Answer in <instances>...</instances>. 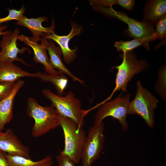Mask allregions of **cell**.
Masks as SVG:
<instances>
[{
  "label": "cell",
  "mask_w": 166,
  "mask_h": 166,
  "mask_svg": "<svg viewBox=\"0 0 166 166\" xmlns=\"http://www.w3.org/2000/svg\"><path fill=\"white\" fill-rule=\"evenodd\" d=\"M1 132V130L0 129V133Z\"/></svg>",
  "instance_id": "30"
},
{
  "label": "cell",
  "mask_w": 166,
  "mask_h": 166,
  "mask_svg": "<svg viewBox=\"0 0 166 166\" xmlns=\"http://www.w3.org/2000/svg\"><path fill=\"white\" fill-rule=\"evenodd\" d=\"M19 34V30L16 28L13 32L2 35L0 42V63L12 64L17 61L27 65L22 59L18 57L19 53L23 54L26 50L30 51L28 48L19 49L18 47L17 42Z\"/></svg>",
  "instance_id": "9"
},
{
  "label": "cell",
  "mask_w": 166,
  "mask_h": 166,
  "mask_svg": "<svg viewBox=\"0 0 166 166\" xmlns=\"http://www.w3.org/2000/svg\"><path fill=\"white\" fill-rule=\"evenodd\" d=\"M60 125L65 138L64 148L60 154L69 158L75 164H78L84 150L87 136L86 131L78 127L72 119L61 116Z\"/></svg>",
  "instance_id": "2"
},
{
  "label": "cell",
  "mask_w": 166,
  "mask_h": 166,
  "mask_svg": "<svg viewBox=\"0 0 166 166\" xmlns=\"http://www.w3.org/2000/svg\"><path fill=\"white\" fill-rule=\"evenodd\" d=\"M155 32L157 38L161 39L165 38L166 34V14L161 16L156 22Z\"/></svg>",
  "instance_id": "24"
},
{
  "label": "cell",
  "mask_w": 166,
  "mask_h": 166,
  "mask_svg": "<svg viewBox=\"0 0 166 166\" xmlns=\"http://www.w3.org/2000/svg\"><path fill=\"white\" fill-rule=\"evenodd\" d=\"M121 56L123 59L121 63L112 68L117 69L115 86L109 97L104 101V102L110 99L117 91L121 90L126 92L127 84L135 74L145 70L149 66V64L146 60H137L135 54L132 50L123 53Z\"/></svg>",
  "instance_id": "4"
},
{
  "label": "cell",
  "mask_w": 166,
  "mask_h": 166,
  "mask_svg": "<svg viewBox=\"0 0 166 166\" xmlns=\"http://www.w3.org/2000/svg\"><path fill=\"white\" fill-rule=\"evenodd\" d=\"M157 38L155 36H147L141 38H134L129 41L121 40L115 42L114 46L118 51L125 53L131 51L134 49L140 46H144L149 49V42Z\"/></svg>",
  "instance_id": "20"
},
{
  "label": "cell",
  "mask_w": 166,
  "mask_h": 166,
  "mask_svg": "<svg viewBox=\"0 0 166 166\" xmlns=\"http://www.w3.org/2000/svg\"><path fill=\"white\" fill-rule=\"evenodd\" d=\"M103 122L94 123L87 135L81 157L82 166H91L100 157L105 140Z\"/></svg>",
  "instance_id": "7"
},
{
  "label": "cell",
  "mask_w": 166,
  "mask_h": 166,
  "mask_svg": "<svg viewBox=\"0 0 166 166\" xmlns=\"http://www.w3.org/2000/svg\"><path fill=\"white\" fill-rule=\"evenodd\" d=\"M4 153L10 166H48L53 165L52 158L50 156H47L41 160L34 161L24 157L11 156Z\"/></svg>",
  "instance_id": "18"
},
{
  "label": "cell",
  "mask_w": 166,
  "mask_h": 166,
  "mask_svg": "<svg viewBox=\"0 0 166 166\" xmlns=\"http://www.w3.org/2000/svg\"><path fill=\"white\" fill-rule=\"evenodd\" d=\"M0 151L10 155L30 159L29 148L22 144L10 129L0 133Z\"/></svg>",
  "instance_id": "10"
},
{
  "label": "cell",
  "mask_w": 166,
  "mask_h": 166,
  "mask_svg": "<svg viewBox=\"0 0 166 166\" xmlns=\"http://www.w3.org/2000/svg\"><path fill=\"white\" fill-rule=\"evenodd\" d=\"M16 82H0V101L7 97L12 92Z\"/></svg>",
  "instance_id": "25"
},
{
  "label": "cell",
  "mask_w": 166,
  "mask_h": 166,
  "mask_svg": "<svg viewBox=\"0 0 166 166\" xmlns=\"http://www.w3.org/2000/svg\"><path fill=\"white\" fill-rule=\"evenodd\" d=\"M71 29L66 35L60 36L53 33L47 36V39H51L57 43L59 45L64 61L67 64L71 63L76 56V49H72L69 47L70 40L74 36L79 34L81 31V27L73 22L71 23Z\"/></svg>",
  "instance_id": "14"
},
{
  "label": "cell",
  "mask_w": 166,
  "mask_h": 166,
  "mask_svg": "<svg viewBox=\"0 0 166 166\" xmlns=\"http://www.w3.org/2000/svg\"><path fill=\"white\" fill-rule=\"evenodd\" d=\"M0 166H10L3 152L0 151Z\"/></svg>",
  "instance_id": "27"
},
{
  "label": "cell",
  "mask_w": 166,
  "mask_h": 166,
  "mask_svg": "<svg viewBox=\"0 0 166 166\" xmlns=\"http://www.w3.org/2000/svg\"><path fill=\"white\" fill-rule=\"evenodd\" d=\"M131 96L129 93L120 95L112 101L97 105L98 108L94 116V123L103 122L105 118L111 117L117 119L123 131H126L128 127L127 117Z\"/></svg>",
  "instance_id": "6"
},
{
  "label": "cell",
  "mask_w": 166,
  "mask_h": 166,
  "mask_svg": "<svg viewBox=\"0 0 166 166\" xmlns=\"http://www.w3.org/2000/svg\"><path fill=\"white\" fill-rule=\"evenodd\" d=\"M166 66H162L158 73V79L157 81L156 90L163 100L166 98Z\"/></svg>",
  "instance_id": "22"
},
{
  "label": "cell",
  "mask_w": 166,
  "mask_h": 166,
  "mask_svg": "<svg viewBox=\"0 0 166 166\" xmlns=\"http://www.w3.org/2000/svg\"><path fill=\"white\" fill-rule=\"evenodd\" d=\"M166 1L154 0L148 2L144 12L143 21L153 24L166 14Z\"/></svg>",
  "instance_id": "17"
},
{
  "label": "cell",
  "mask_w": 166,
  "mask_h": 166,
  "mask_svg": "<svg viewBox=\"0 0 166 166\" xmlns=\"http://www.w3.org/2000/svg\"><path fill=\"white\" fill-rule=\"evenodd\" d=\"M26 8L24 4L18 10L14 9H9V13L6 17L0 18V26L3 23L11 21L13 20H20L24 15L26 12Z\"/></svg>",
  "instance_id": "23"
},
{
  "label": "cell",
  "mask_w": 166,
  "mask_h": 166,
  "mask_svg": "<svg viewBox=\"0 0 166 166\" xmlns=\"http://www.w3.org/2000/svg\"><path fill=\"white\" fill-rule=\"evenodd\" d=\"M36 77L42 82H50L55 86L58 95L62 96L67 85L68 80L64 74L53 75L38 71L35 73Z\"/></svg>",
  "instance_id": "19"
},
{
  "label": "cell",
  "mask_w": 166,
  "mask_h": 166,
  "mask_svg": "<svg viewBox=\"0 0 166 166\" xmlns=\"http://www.w3.org/2000/svg\"><path fill=\"white\" fill-rule=\"evenodd\" d=\"M42 93L50 101L51 106L60 116L72 119L78 127L83 128L85 124L84 117L88 113L87 110L82 109L81 101L75 97L73 92L69 91L63 97L56 95L49 89H44Z\"/></svg>",
  "instance_id": "3"
},
{
  "label": "cell",
  "mask_w": 166,
  "mask_h": 166,
  "mask_svg": "<svg viewBox=\"0 0 166 166\" xmlns=\"http://www.w3.org/2000/svg\"><path fill=\"white\" fill-rule=\"evenodd\" d=\"M96 6L103 7L105 6H111L115 4L118 5L128 10H131L135 3L133 0H96L93 1Z\"/></svg>",
  "instance_id": "21"
},
{
  "label": "cell",
  "mask_w": 166,
  "mask_h": 166,
  "mask_svg": "<svg viewBox=\"0 0 166 166\" xmlns=\"http://www.w3.org/2000/svg\"><path fill=\"white\" fill-rule=\"evenodd\" d=\"M96 8L103 13L115 17L127 24L129 33L130 36L134 38H141L151 36L157 37L153 24L146 22L138 21L123 13L114 10L111 7L105 8L96 6Z\"/></svg>",
  "instance_id": "8"
},
{
  "label": "cell",
  "mask_w": 166,
  "mask_h": 166,
  "mask_svg": "<svg viewBox=\"0 0 166 166\" xmlns=\"http://www.w3.org/2000/svg\"><path fill=\"white\" fill-rule=\"evenodd\" d=\"M7 28V25L0 26V36L3 35L11 33L12 31L10 30H5Z\"/></svg>",
  "instance_id": "28"
},
{
  "label": "cell",
  "mask_w": 166,
  "mask_h": 166,
  "mask_svg": "<svg viewBox=\"0 0 166 166\" xmlns=\"http://www.w3.org/2000/svg\"><path fill=\"white\" fill-rule=\"evenodd\" d=\"M48 20L45 16L29 18L24 15L20 20H16V24L28 29L33 35L32 38L38 42L41 38L46 37L54 32L55 26L53 18L50 27H45L42 25L43 22Z\"/></svg>",
  "instance_id": "11"
},
{
  "label": "cell",
  "mask_w": 166,
  "mask_h": 166,
  "mask_svg": "<svg viewBox=\"0 0 166 166\" xmlns=\"http://www.w3.org/2000/svg\"><path fill=\"white\" fill-rule=\"evenodd\" d=\"M48 166H53V165H50Z\"/></svg>",
  "instance_id": "29"
},
{
  "label": "cell",
  "mask_w": 166,
  "mask_h": 166,
  "mask_svg": "<svg viewBox=\"0 0 166 166\" xmlns=\"http://www.w3.org/2000/svg\"><path fill=\"white\" fill-rule=\"evenodd\" d=\"M42 44L48 52L49 60L53 68L56 69L61 73L65 74L70 77L74 81H77L83 84L82 81L75 76L65 67L61 59L62 52L60 47L56 46L54 41L46 37H42L39 42Z\"/></svg>",
  "instance_id": "13"
},
{
  "label": "cell",
  "mask_w": 166,
  "mask_h": 166,
  "mask_svg": "<svg viewBox=\"0 0 166 166\" xmlns=\"http://www.w3.org/2000/svg\"><path fill=\"white\" fill-rule=\"evenodd\" d=\"M24 77H36V75L24 71L13 63H0V82H16Z\"/></svg>",
  "instance_id": "16"
},
{
  "label": "cell",
  "mask_w": 166,
  "mask_h": 166,
  "mask_svg": "<svg viewBox=\"0 0 166 166\" xmlns=\"http://www.w3.org/2000/svg\"><path fill=\"white\" fill-rule=\"evenodd\" d=\"M24 83L25 82L21 79L18 80L16 82L10 93L6 98L0 101V129L1 131L12 118L15 97Z\"/></svg>",
  "instance_id": "15"
},
{
  "label": "cell",
  "mask_w": 166,
  "mask_h": 166,
  "mask_svg": "<svg viewBox=\"0 0 166 166\" xmlns=\"http://www.w3.org/2000/svg\"><path fill=\"white\" fill-rule=\"evenodd\" d=\"M18 39L32 49L34 52V61L36 63H39L42 64L46 73L53 75L61 74L52 66L48 56L46 49L42 44L38 43L32 37L22 34L19 36Z\"/></svg>",
  "instance_id": "12"
},
{
  "label": "cell",
  "mask_w": 166,
  "mask_h": 166,
  "mask_svg": "<svg viewBox=\"0 0 166 166\" xmlns=\"http://www.w3.org/2000/svg\"><path fill=\"white\" fill-rule=\"evenodd\" d=\"M58 166H75V164L69 158L60 153L56 157Z\"/></svg>",
  "instance_id": "26"
},
{
  "label": "cell",
  "mask_w": 166,
  "mask_h": 166,
  "mask_svg": "<svg viewBox=\"0 0 166 166\" xmlns=\"http://www.w3.org/2000/svg\"><path fill=\"white\" fill-rule=\"evenodd\" d=\"M137 90L134 99L130 101L128 113L137 115L141 117L150 128L154 125V112L159 102V99L144 87L140 81L136 83Z\"/></svg>",
  "instance_id": "5"
},
{
  "label": "cell",
  "mask_w": 166,
  "mask_h": 166,
  "mask_svg": "<svg viewBox=\"0 0 166 166\" xmlns=\"http://www.w3.org/2000/svg\"><path fill=\"white\" fill-rule=\"evenodd\" d=\"M26 113L34 118V124L32 131L34 137L41 136L60 125V116L53 107H43L33 97L28 98Z\"/></svg>",
  "instance_id": "1"
}]
</instances>
